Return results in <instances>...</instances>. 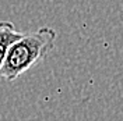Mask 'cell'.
<instances>
[{
	"label": "cell",
	"instance_id": "1",
	"mask_svg": "<svg viewBox=\"0 0 123 121\" xmlns=\"http://www.w3.org/2000/svg\"><path fill=\"white\" fill-rule=\"evenodd\" d=\"M57 32L50 27H41L31 33H23L10 46L0 68V77L11 82L42 61L52 52Z\"/></svg>",
	"mask_w": 123,
	"mask_h": 121
},
{
	"label": "cell",
	"instance_id": "2",
	"mask_svg": "<svg viewBox=\"0 0 123 121\" xmlns=\"http://www.w3.org/2000/svg\"><path fill=\"white\" fill-rule=\"evenodd\" d=\"M23 35L11 21H0V68L7 56L10 46Z\"/></svg>",
	"mask_w": 123,
	"mask_h": 121
}]
</instances>
